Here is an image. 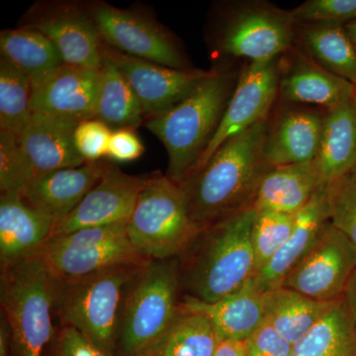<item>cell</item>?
Instances as JSON below:
<instances>
[{"mask_svg":"<svg viewBox=\"0 0 356 356\" xmlns=\"http://www.w3.org/2000/svg\"><path fill=\"white\" fill-rule=\"evenodd\" d=\"M79 123L34 112L29 125L18 138L34 177L86 163L74 145V131Z\"/></svg>","mask_w":356,"mask_h":356,"instance_id":"cell-18","label":"cell"},{"mask_svg":"<svg viewBox=\"0 0 356 356\" xmlns=\"http://www.w3.org/2000/svg\"><path fill=\"white\" fill-rule=\"evenodd\" d=\"M327 192L329 221L356 248V179L350 175L330 182Z\"/></svg>","mask_w":356,"mask_h":356,"instance_id":"cell-34","label":"cell"},{"mask_svg":"<svg viewBox=\"0 0 356 356\" xmlns=\"http://www.w3.org/2000/svg\"><path fill=\"white\" fill-rule=\"evenodd\" d=\"M126 226L124 222L51 236L40 255L57 280H74L147 261L131 245Z\"/></svg>","mask_w":356,"mask_h":356,"instance_id":"cell-8","label":"cell"},{"mask_svg":"<svg viewBox=\"0 0 356 356\" xmlns=\"http://www.w3.org/2000/svg\"><path fill=\"white\" fill-rule=\"evenodd\" d=\"M267 120L227 140L200 170L180 185L195 228L201 229L254 206L262 178Z\"/></svg>","mask_w":356,"mask_h":356,"instance_id":"cell-1","label":"cell"},{"mask_svg":"<svg viewBox=\"0 0 356 356\" xmlns=\"http://www.w3.org/2000/svg\"><path fill=\"white\" fill-rule=\"evenodd\" d=\"M180 305L205 316L214 327L219 341H245L266 322L264 292L254 277L215 303H203L182 297Z\"/></svg>","mask_w":356,"mask_h":356,"instance_id":"cell-21","label":"cell"},{"mask_svg":"<svg viewBox=\"0 0 356 356\" xmlns=\"http://www.w3.org/2000/svg\"><path fill=\"white\" fill-rule=\"evenodd\" d=\"M341 299L356 325V269L353 271L348 284L344 288Z\"/></svg>","mask_w":356,"mask_h":356,"instance_id":"cell-41","label":"cell"},{"mask_svg":"<svg viewBox=\"0 0 356 356\" xmlns=\"http://www.w3.org/2000/svg\"><path fill=\"white\" fill-rule=\"evenodd\" d=\"M293 60L284 76H280L278 95L285 102L318 105L330 110L355 97V84L334 76L301 54Z\"/></svg>","mask_w":356,"mask_h":356,"instance_id":"cell-23","label":"cell"},{"mask_svg":"<svg viewBox=\"0 0 356 356\" xmlns=\"http://www.w3.org/2000/svg\"><path fill=\"white\" fill-rule=\"evenodd\" d=\"M355 355L356 325L341 298L293 344L291 353V356Z\"/></svg>","mask_w":356,"mask_h":356,"instance_id":"cell-29","label":"cell"},{"mask_svg":"<svg viewBox=\"0 0 356 356\" xmlns=\"http://www.w3.org/2000/svg\"><path fill=\"white\" fill-rule=\"evenodd\" d=\"M353 102H355V108H356V90H355V97H353Z\"/></svg>","mask_w":356,"mask_h":356,"instance_id":"cell-45","label":"cell"},{"mask_svg":"<svg viewBox=\"0 0 356 356\" xmlns=\"http://www.w3.org/2000/svg\"><path fill=\"white\" fill-rule=\"evenodd\" d=\"M0 53L1 58L29 77L33 88L65 65L53 42L28 26L0 33Z\"/></svg>","mask_w":356,"mask_h":356,"instance_id":"cell-26","label":"cell"},{"mask_svg":"<svg viewBox=\"0 0 356 356\" xmlns=\"http://www.w3.org/2000/svg\"><path fill=\"white\" fill-rule=\"evenodd\" d=\"M300 40L316 64L356 86V51L344 25L302 24Z\"/></svg>","mask_w":356,"mask_h":356,"instance_id":"cell-30","label":"cell"},{"mask_svg":"<svg viewBox=\"0 0 356 356\" xmlns=\"http://www.w3.org/2000/svg\"><path fill=\"white\" fill-rule=\"evenodd\" d=\"M325 184L350 175L356 166V108L353 99L327 110L317 158Z\"/></svg>","mask_w":356,"mask_h":356,"instance_id":"cell-25","label":"cell"},{"mask_svg":"<svg viewBox=\"0 0 356 356\" xmlns=\"http://www.w3.org/2000/svg\"><path fill=\"white\" fill-rule=\"evenodd\" d=\"M112 165L102 159L44 173L33 178L22 197L33 207L49 215L57 226L76 209Z\"/></svg>","mask_w":356,"mask_h":356,"instance_id":"cell-17","label":"cell"},{"mask_svg":"<svg viewBox=\"0 0 356 356\" xmlns=\"http://www.w3.org/2000/svg\"><path fill=\"white\" fill-rule=\"evenodd\" d=\"M235 86L228 74L212 72L188 98L145 122L168 154L166 177L181 185L209 146Z\"/></svg>","mask_w":356,"mask_h":356,"instance_id":"cell-3","label":"cell"},{"mask_svg":"<svg viewBox=\"0 0 356 356\" xmlns=\"http://www.w3.org/2000/svg\"><path fill=\"white\" fill-rule=\"evenodd\" d=\"M103 54L127 79L139 98L146 121L168 113L184 102L212 72L170 69L126 55L106 44Z\"/></svg>","mask_w":356,"mask_h":356,"instance_id":"cell-12","label":"cell"},{"mask_svg":"<svg viewBox=\"0 0 356 356\" xmlns=\"http://www.w3.org/2000/svg\"><path fill=\"white\" fill-rule=\"evenodd\" d=\"M0 302L9 356H44L57 329L54 276L41 255L1 264Z\"/></svg>","mask_w":356,"mask_h":356,"instance_id":"cell-4","label":"cell"},{"mask_svg":"<svg viewBox=\"0 0 356 356\" xmlns=\"http://www.w3.org/2000/svg\"><path fill=\"white\" fill-rule=\"evenodd\" d=\"M145 179L146 177L127 175L118 166L112 165L76 209L55 227L51 236L128 222Z\"/></svg>","mask_w":356,"mask_h":356,"instance_id":"cell-14","label":"cell"},{"mask_svg":"<svg viewBox=\"0 0 356 356\" xmlns=\"http://www.w3.org/2000/svg\"><path fill=\"white\" fill-rule=\"evenodd\" d=\"M143 262L74 280L54 277L55 315L60 325L74 327L100 350L116 356L126 291Z\"/></svg>","mask_w":356,"mask_h":356,"instance_id":"cell-5","label":"cell"},{"mask_svg":"<svg viewBox=\"0 0 356 356\" xmlns=\"http://www.w3.org/2000/svg\"><path fill=\"white\" fill-rule=\"evenodd\" d=\"M112 129L98 119H88L77 125L74 131V145L86 163L102 161L108 156Z\"/></svg>","mask_w":356,"mask_h":356,"instance_id":"cell-37","label":"cell"},{"mask_svg":"<svg viewBox=\"0 0 356 356\" xmlns=\"http://www.w3.org/2000/svg\"><path fill=\"white\" fill-rule=\"evenodd\" d=\"M27 26L53 42L65 65L102 69L104 43L88 9L60 4L53 10L38 14Z\"/></svg>","mask_w":356,"mask_h":356,"instance_id":"cell-15","label":"cell"},{"mask_svg":"<svg viewBox=\"0 0 356 356\" xmlns=\"http://www.w3.org/2000/svg\"><path fill=\"white\" fill-rule=\"evenodd\" d=\"M325 184L315 161L275 166L262 178L254 207L295 215Z\"/></svg>","mask_w":356,"mask_h":356,"instance_id":"cell-24","label":"cell"},{"mask_svg":"<svg viewBox=\"0 0 356 356\" xmlns=\"http://www.w3.org/2000/svg\"><path fill=\"white\" fill-rule=\"evenodd\" d=\"M356 356V355H355Z\"/></svg>","mask_w":356,"mask_h":356,"instance_id":"cell-46","label":"cell"},{"mask_svg":"<svg viewBox=\"0 0 356 356\" xmlns=\"http://www.w3.org/2000/svg\"><path fill=\"white\" fill-rule=\"evenodd\" d=\"M291 14L296 24L346 25L356 20V0H309Z\"/></svg>","mask_w":356,"mask_h":356,"instance_id":"cell-36","label":"cell"},{"mask_svg":"<svg viewBox=\"0 0 356 356\" xmlns=\"http://www.w3.org/2000/svg\"><path fill=\"white\" fill-rule=\"evenodd\" d=\"M350 175L351 177H355L356 179V166L355 170H353V172H351Z\"/></svg>","mask_w":356,"mask_h":356,"instance_id":"cell-44","label":"cell"},{"mask_svg":"<svg viewBox=\"0 0 356 356\" xmlns=\"http://www.w3.org/2000/svg\"><path fill=\"white\" fill-rule=\"evenodd\" d=\"M324 115L303 110L280 114L268 127L264 153L267 163L275 166L299 165L315 161L320 147Z\"/></svg>","mask_w":356,"mask_h":356,"instance_id":"cell-22","label":"cell"},{"mask_svg":"<svg viewBox=\"0 0 356 356\" xmlns=\"http://www.w3.org/2000/svg\"><path fill=\"white\" fill-rule=\"evenodd\" d=\"M145 152L134 129L123 128L112 131L110 139L108 158L119 163H128L139 159Z\"/></svg>","mask_w":356,"mask_h":356,"instance_id":"cell-40","label":"cell"},{"mask_svg":"<svg viewBox=\"0 0 356 356\" xmlns=\"http://www.w3.org/2000/svg\"><path fill=\"white\" fill-rule=\"evenodd\" d=\"M257 208L199 229L179 257L182 297L215 303L255 275L252 229Z\"/></svg>","mask_w":356,"mask_h":356,"instance_id":"cell-2","label":"cell"},{"mask_svg":"<svg viewBox=\"0 0 356 356\" xmlns=\"http://www.w3.org/2000/svg\"><path fill=\"white\" fill-rule=\"evenodd\" d=\"M213 356H247L243 341H220Z\"/></svg>","mask_w":356,"mask_h":356,"instance_id":"cell-42","label":"cell"},{"mask_svg":"<svg viewBox=\"0 0 356 356\" xmlns=\"http://www.w3.org/2000/svg\"><path fill=\"white\" fill-rule=\"evenodd\" d=\"M50 356H110L74 327L60 325L49 346Z\"/></svg>","mask_w":356,"mask_h":356,"instance_id":"cell-38","label":"cell"},{"mask_svg":"<svg viewBox=\"0 0 356 356\" xmlns=\"http://www.w3.org/2000/svg\"><path fill=\"white\" fill-rule=\"evenodd\" d=\"M181 281L177 257L147 259L129 283L116 356H145L180 311Z\"/></svg>","mask_w":356,"mask_h":356,"instance_id":"cell-6","label":"cell"},{"mask_svg":"<svg viewBox=\"0 0 356 356\" xmlns=\"http://www.w3.org/2000/svg\"><path fill=\"white\" fill-rule=\"evenodd\" d=\"M103 56L95 118L112 130L123 128L136 130L146 121L139 98L121 70L104 54Z\"/></svg>","mask_w":356,"mask_h":356,"instance_id":"cell-28","label":"cell"},{"mask_svg":"<svg viewBox=\"0 0 356 356\" xmlns=\"http://www.w3.org/2000/svg\"><path fill=\"white\" fill-rule=\"evenodd\" d=\"M344 28H346V33H348V36H350L356 51V20L344 25Z\"/></svg>","mask_w":356,"mask_h":356,"instance_id":"cell-43","label":"cell"},{"mask_svg":"<svg viewBox=\"0 0 356 356\" xmlns=\"http://www.w3.org/2000/svg\"><path fill=\"white\" fill-rule=\"evenodd\" d=\"M88 13L103 43L115 50L170 69L187 70L170 33L146 13L103 2L90 4Z\"/></svg>","mask_w":356,"mask_h":356,"instance_id":"cell-9","label":"cell"},{"mask_svg":"<svg viewBox=\"0 0 356 356\" xmlns=\"http://www.w3.org/2000/svg\"><path fill=\"white\" fill-rule=\"evenodd\" d=\"M355 269L356 248L329 221L315 247L281 286L317 301L334 302L343 296Z\"/></svg>","mask_w":356,"mask_h":356,"instance_id":"cell-11","label":"cell"},{"mask_svg":"<svg viewBox=\"0 0 356 356\" xmlns=\"http://www.w3.org/2000/svg\"><path fill=\"white\" fill-rule=\"evenodd\" d=\"M34 178L19 140L11 134L0 132V191L1 194L22 196Z\"/></svg>","mask_w":356,"mask_h":356,"instance_id":"cell-35","label":"cell"},{"mask_svg":"<svg viewBox=\"0 0 356 356\" xmlns=\"http://www.w3.org/2000/svg\"><path fill=\"white\" fill-rule=\"evenodd\" d=\"M334 302L317 301L286 287L274 288L264 292V318L267 324L294 344L325 315Z\"/></svg>","mask_w":356,"mask_h":356,"instance_id":"cell-27","label":"cell"},{"mask_svg":"<svg viewBox=\"0 0 356 356\" xmlns=\"http://www.w3.org/2000/svg\"><path fill=\"white\" fill-rule=\"evenodd\" d=\"M219 341L205 316L180 305L172 324L145 356H213Z\"/></svg>","mask_w":356,"mask_h":356,"instance_id":"cell-31","label":"cell"},{"mask_svg":"<svg viewBox=\"0 0 356 356\" xmlns=\"http://www.w3.org/2000/svg\"><path fill=\"white\" fill-rule=\"evenodd\" d=\"M325 187L327 184L321 187L305 207L295 214L291 236L271 261L254 276L262 292L280 287L320 240L329 222Z\"/></svg>","mask_w":356,"mask_h":356,"instance_id":"cell-19","label":"cell"},{"mask_svg":"<svg viewBox=\"0 0 356 356\" xmlns=\"http://www.w3.org/2000/svg\"><path fill=\"white\" fill-rule=\"evenodd\" d=\"M247 356H291L293 344L264 322L243 341Z\"/></svg>","mask_w":356,"mask_h":356,"instance_id":"cell-39","label":"cell"},{"mask_svg":"<svg viewBox=\"0 0 356 356\" xmlns=\"http://www.w3.org/2000/svg\"><path fill=\"white\" fill-rule=\"evenodd\" d=\"M291 11L254 6L229 19L220 38V51L250 62H268L291 48L295 36Z\"/></svg>","mask_w":356,"mask_h":356,"instance_id":"cell-13","label":"cell"},{"mask_svg":"<svg viewBox=\"0 0 356 356\" xmlns=\"http://www.w3.org/2000/svg\"><path fill=\"white\" fill-rule=\"evenodd\" d=\"M131 245L145 259L179 257L197 233L184 192L166 175L147 177L126 226Z\"/></svg>","mask_w":356,"mask_h":356,"instance_id":"cell-7","label":"cell"},{"mask_svg":"<svg viewBox=\"0 0 356 356\" xmlns=\"http://www.w3.org/2000/svg\"><path fill=\"white\" fill-rule=\"evenodd\" d=\"M295 215L268 209H257L252 229L255 274L271 261L291 236Z\"/></svg>","mask_w":356,"mask_h":356,"instance_id":"cell-33","label":"cell"},{"mask_svg":"<svg viewBox=\"0 0 356 356\" xmlns=\"http://www.w3.org/2000/svg\"><path fill=\"white\" fill-rule=\"evenodd\" d=\"M280 76L277 58L268 62H250L243 70L221 123L193 172L205 165L227 140L267 120L278 95Z\"/></svg>","mask_w":356,"mask_h":356,"instance_id":"cell-10","label":"cell"},{"mask_svg":"<svg viewBox=\"0 0 356 356\" xmlns=\"http://www.w3.org/2000/svg\"><path fill=\"white\" fill-rule=\"evenodd\" d=\"M33 84L29 77L0 60V132L19 138L31 121Z\"/></svg>","mask_w":356,"mask_h":356,"instance_id":"cell-32","label":"cell"},{"mask_svg":"<svg viewBox=\"0 0 356 356\" xmlns=\"http://www.w3.org/2000/svg\"><path fill=\"white\" fill-rule=\"evenodd\" d=\"M100 70L64 65L33 88L34 112L83 122L95 119Z\"/></svg>","mask_w":356,"mask_h":356,"instance_id":"cell-16","label":"cell"},{"mask_svg":"<svg viewBox=\"0 0 356 356\" xmlns=\"http://www.w3.org/2000/svg\"><path fill=\"white\" fill-rule=\"evenodd\" d=\"M56 222L22 196H0V261L9 264L40 254Z\"/></svg>","mask_w":356,"mask_h":356,"instance_id":"cell-20","label":"cell"}]
</instances>
